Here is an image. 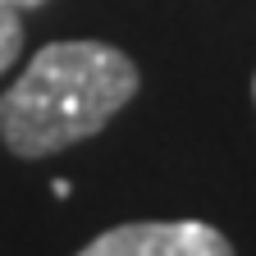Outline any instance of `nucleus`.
<instances>
[{
	"label": "nucleus",
	"instance_id": "nucleus-1",
	"mask_svg": "<svg viewBox=\"0 0 256 256\" xmlns=\"http://www.w3.org/2000/svg\"><path fill=\"white\" fill-rule=\"evenodd\" d=\"M142 74L110 42H50L0 96V142L42 160L96 138L138 96Z\"/></svg>",
	"mask_w": 256,
	"mask_h": 256
},
{
	"label": "nucleus",
	"instance_id": "nucleus-2",
	"mask_svg": "<svg viewBox=\"0 0 256 256\" xmlns=\"http://www.w3.org/2000/svg\"><path fill=\"white\" fill-rule=\"evenodd\" d=\"M78 256H238L206 220H133L96 234Z\"/></svg>",
	"mask_w": 256,
	"mask_h": 256
},
{
	"label": "nucleus",
	"instance_id": "nucleus-3",
	"mask_svg": "<svg viewBox=\"0 0 256 256\" xmlns=\"http://www.w3.org/2000/svg\"><path fill=\"white\" fill-rule=\"evenodd\" d=\"M18 55H23V14L0 5V74H5Z\"/></svg>",
	"mask_w": 256,
	"mask_h": 256
},
{
	"label": "nucleus",
	"instance_id": "nucleus-4",
	"mask_svg": "<svg viewBox=\"0 0 256 256\" xmlns=\"http://www.w3.org/2000/svg\"><path fill=\"white\" fill-rule=\"evenodd\" d=\"M0 5H10V10H18V14H23V10H37V5H46V0H0Z\"/></svg>",
	"mask_w": 256,
	"mask_h": 256
},
{
	"label": "nucleus",
	"instance_id": "nucleus-5",
	"mask_svg": "<svg viewBox=\"0 0 256 256\" xmlns=\"http://www.w3.org/2000/svg\"><path fill=\"white\" fill-rule=\"evenodd\" d=\"M252 96H256V78H252Z\"/></svg>",
	"mask_w": 256,
	"mask_h": 256
}]
</instances>
